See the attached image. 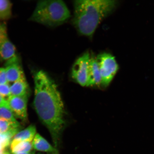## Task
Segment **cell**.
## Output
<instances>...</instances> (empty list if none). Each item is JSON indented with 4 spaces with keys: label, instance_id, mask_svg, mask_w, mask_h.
<instances>
[{
    "label": "cell",
    "instance_id": "1",
    "mask_svg": "<svg viewBox=\"0 0 154 154\" xmlns=\"http://www.w3.org/2000/svg\"><path fill=\"white\" fill-rule=\"evenodd\" d=\"M34 77V108L57 149L65 125L62 98L56 84L45 72L38 71Z\"/></svg>",
    "mask_w": 154,
    "mask_h": 154
},
{
    "label": "cell",
    "instance_id": "2",
    "mask_svg": "<svg viewBox=\"0 0 154 154\" xmlns=\"http://www.w3.org/2000/svg\"><path fill=\"white\" fill-rule=\"evenodd\" d=\"M114 0H77L74 2L75 27L83 35L91 36L104 19L114 10Z\"/></svg>",
    "mask_w": 154,
    "mask_h": 154
},
{
    "label": "cell",
    "instance_id": "3",
    "mask_svg": "<svg viewBox=\"0 0 154 154\" xmlns=\"http://www.w3.org/2000/svg\"><path fill=\"white\" fill-rule=\"evenodd\" d=\"M70 17L65 3L61 0H46L38 2L30 20L44 26H57L62 24Z\"/></svg>",
    "mask_w": 154,
    "mask_h": 154
},
{
    "label": "cell",
    "instance_id": "4",
    "mask_svg": "<svg viewBox=\"0 0 154 154\" xmlns=\"http://www.w3.org/2000/svg\"><path fill=\"white\" fill-rule=\"evenodd\" d=\"M100 72L102 85L106 87L110 83L118 71L119 66L115 57L111 54L104 53L96 57Z\"/></svg>",
    "mask_w": 154,
    "mask_h": 154
},
{
    "label": "cell",
    "instance_id": "5",
    "mask_svg": "<svg viewBox=\"0 0 154 154\" xmlns=\"http://www.w3.org/2000/svg\"><path fill=\"white\" fill-rule=\"evenodd\" d=\"M90 57L89 53H85L78 58L72 67V78L82 86H87L88 68Z\"/></svg>",
    "mask_w": 154,
    "mask_h": 154
},
{
    "label": "cell",
    "instance_id": "6",
    "mask_svg": "<svg viewBox=\"0 0 154 154\" xmlns=\"http://www.w3.org/2000/svg\"><path fill=\"white\" fill-rule=\"evenodd\" d=\"M28 95L11 96L7 100L8 105L15 117L23 121L28 118L27 103Z\"/></svg>",
    "mask_w": 154,
    "mask_h": 154
},
{
    "label": "cell",
    "instance_id": "7",
    "mask_svg": "<svg viewBox=\"0 0 154 154\" xmlns=\"http://www.w3.org/2000/svg\"><path fill=\"white\" fill-rule=\"evenodd\" d=\"M5 68L9 83L16 82L25 76L18 56L6 62Z\"/></svg>",
    "mask_w": 154,
    "mask_h": 154
},
{
    "label": "cell",
    "instance_id": "8",
    "mask_svg": "<svg viewBox=\"0 0 154 154\" xmlns=\"http://www.w3.org/2000/svg\"><path fill=\"white\" fill-rule=\"evenodd\" d=\"M17 56L16 48L8 36L0 41V61L5 63Z\"/></svg>",
    "mask_w": 154,
    "mask_h": 154
},
{
    "label": "cell",
    "instance_id": "9",
    "mask_svg": "<svg viewBox=\"0 0 154 154\" xmlns=\"http://www.w3.org/2000/svg\"><path fill=\"white\" fill-rule=\"evenodd\" d=\"M100 72L96 57H90L88 72L87 86H97L101 84Z\"/></svg>",
    "mask_w": 154,
    "mask_h": 154
},
{
    "label": "cell",
    "instance_id": "10",
    "mask_svg": "<svg viewBox=\"0 0 154 154\" xmlns=\"http://www.w3.org/2000/svg\"><path fill=\"white\" fill-rule=\"evenodd\" d=\"M32 147L38 151L57 153V150L52 146L45 138L38 134H36L32 141Z\"/></svg>",
    "mask_w": 154,
    "mask_h": 154
},
{
    "label": "cell",
    "instance_id": "11",
    "mask_svg": "<svg viewBox=\"0 0 154 154\" xmlns=\"http://www.w3.org/2000/svg\"><path fill=\"white\" fill-rule=\"evenodd\" d=\"M11 96H21L29 94L27 82L24 76L10 86Z\"/></svg>",
    "mask_w": 154,
    "mask_h": 154
},
{
    "label": "cell",
    "instance_id": "12",
    "mask_svg": "<svg viewBox=\"0 0 154 154\" xmlns=\"http://www.w3.org/2000/svg\"><path fill=\"white\" fill-rule=\"evenodd\" d=\"M10 145L11 152L13 154L29 152L33 148L32 142L12 140Z\"/></svg>",
    "mask_w": 154,
    "mask_h": 154
},
{
    "label": "cell",
    "instance_id": "13",
    "mask_svg": "<svg viewBox=\"0 0 154 154\" xmlns=\"http://www.w3.org/2000/svg\"><path fill=\"white\" fill-rule=\"evenodd\" d=\"M36 128L31 125L22 131H19L13 137L12 140L18 141L32 142L36 133Z\"/></svg>",
    "mask_w": 154,
    "mask_h": 154
},
{
    "label": "cell",
    "instance_id": "14",
    "mask_svg": "<svg viewBox=\"0 0 154 154\" xmlns=\"http://www.w3.org/2000/svg\"><path fill=\"white\" fill-rule=\"evenodd\" d=\"M12 4L8 0H0V20H6L12 15Z\"/></svg>",
    "mask_w": 154,
    "mask_h": 154
},
{
    "label": "cell",
    "instance_id": "15",
    "mask_svg": "<svg viewBox=\"0 0 154 154\" xmlns=\"http://www.w3.org/2000/svg\"><path fill=\"white\" fill-rule=\"evenodd\" d=\"M19 131L20 128H18L6 133H0V151L6 149L11 144L13 137Z\"/></svg>",
    "mask_w": 154,
    "mask_h": 154
},
{
    "label": "cell",
    "instance_id": "16",
    "mask_svg": "<svg viewBox=\"0 0 154 154\" xmlns=\"http://www.w3.org/2000/svg\"><path fill=\"white\" fill-rule=\"evenodd\" d=\"M0 118L5 119L15 124L20 125L8 104L0 106Z\"/></svg>",
    "mask_w": 154,
    "mask_h": 154
},
{
    "label": "cell",
    "instance_id": "17",
    "mask_svg": "<svg viewBox=\"0 0 154 154\" xmlns=\"http://www.w3.org/2000/svg\"><path fill=\"white\" fill-rule=\"evenodd\" d=\"M20 128V125H16L5 119L0 118V133L5 134Z\"/></svg>",
    "mask_w": 154,
    "mask_h": 154
},
{
    "label": "cell",
    "instance_id": "18",
    "mask_svg": "<svg viewBox=\"0 0 154 154\" xmlns=\"http://www.w3.org/2000/svg\"><path fill=\"white\" fill-rule=\"evenodd\" d=\"M0 95L6 101L10 97L11 95L9 84H0Z\"/></svg>",
    "mask_w": 154,
    "mask_h": 154
},
{
    "label": "cell",
    "instance_id": "19",
    "mask_svg": "<svg viewBox=\"0 0 154 154\" xmlns=\"http://www.w3.org/2000/svg\"><path fill=\"white\" fill-rule=\"evenodd\" d=\"M7 36L6 25L4 23L0 22V41Z\"/></svg>",
    "mask_w": 154,
    "mask_h": 154
},
{
    "label": "cell",
    "instance_id": "20",
    "mask_svg": "<svg viewBox=\"0 0 154 154\" xmlns=\"http://www.w3.org/2000/svg\"><path fill=\"white\" fill-rule=\"evenodd\" d=\"M9 84L8 82L5 67H0V84Z\"/></svg>",
    "mask_w": 154,
    "mask_h": 154
},
{
    "label": "cell",
    "instance_id": "21",
    "mask_svg": "<svg viewBox=\"0 0 154 154\" xmlns=\"http://www.w3.org/2000/svg\"><path fill=\"white\" fill-rule=\"evenodd\" d=\"M7 104V101L0 95V106Z\"/></svg>",
    "mask_w": 154,
    "mask_h": 154
},
{
    "label": "cell",
    "instance_id": "22",
    "mask_svg": "<svg viewBox=\"0 0 154 154\" xmlns=\"http://www.w3.org/2000/svg\"><path fill=\"white\" fill-rule=\"evenodd\" d=\"M0 154H10L6 149L0 151Z\"/></svg>",
    "mask_w": 154,
    "mask_h": 154
},
{
    "label": "cell",
    "instance_id": "23",
    "mask_svg": "<svg viewBox=\"0 0 154 154\" xmlns=\"http://www.w3.org/2000/svg\"><path fill=\"white\" fill-rule=\"evenodd\" d=\"M35 154L34 152H29L26 153H23L21 154Z\"/></svg>",
    "mask_w": 154,
    "mask_h": 154
},
{
    "label": "cell",
    "instance_id": "24",
    "mask_svg": "<svg viewBox=\"0 0 154 154\" xmlns=\"http://www.w3.org/2000/svg\"><path fill=\"white\" fill-rule=\"evenodd\" d=\"M58 154L57 153H51V154Z\"/></svg>",
    "mask_w": 154,
    "mask_h": 154
}]
</instances>
